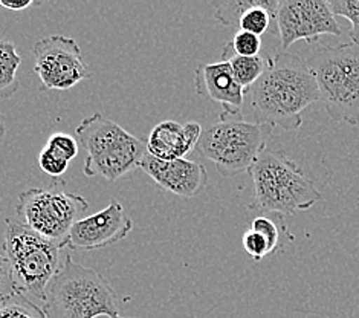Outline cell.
I'll list each match as a JSON object with an SVG mask.
<instances>
[{"label": "cell", "instance_id": "obj_15", "mask_svg": "<svg viewBox=\"0 0 359 318\" xmlns=\"http://www.w3.org/2000/svg\"><path fill=\"white\" fill-rule=\"evenodd\" d=\"M277 0H236L216 8L215 19L228 28H238L262 37L277 17Z\"/></svg>", "mask_w": 359, "mask_h": 318}, {"label": "cell", "instance_id": "obj_23", "mask_svg": "<svg viewBox=\"0 0 359 318\" xmlns=\"http://www.w3.org/2000/svg\"><path fill=\"white\" fill-rule=\"evenodd\" d=\"M39 166L45 175L50 178H60L66 173L69 162L57 157L55 153L45 147L39 154Z\"/></svg>", "mask_w": 359, "mask_h": 318}, {"label": "cell", "instance_id": "obj_24", "mask_svg": "<svg viewBox=\"0 0 359 318\" xmlns=\"http://www.w3.org/2000/svg\"><path fill=\"white\" fill-rule=\"evenodd\" d=\"M13 294H14V288H13L10 262H8L4 242H0V302Z\"/></svg>", "mask_w": 359, "mask_h": 318}, {"label": "cell", "instance_id": "obj_2", "mask_svg": "<svg viewBox=\"0 0 359 318\" xmlns=\"http://www.w3.org/2000/svg\"><path fill=\"white\" fill-rule=\"evenodd\" d=\"M254 183L252 211L295 214L312 208L323 194L283 150L264 149L250 168Z\"/></svg>", "mask_w": 359, "mask_h": 318}, {"label": "cell", "instance_id": "obj_3", "mask_svg": "<svg viewBox=\"0 0 359 318\" xmlns=\"http://www.w3.org/2000/svg\"><path fill=\"white\" fill-rule=\"evenodd\" d=\"M43 311L48 318H112L119 315V298L100 271L66 256L46 289Z\"/></svg>", "mask_w": 359, "mask_h": 318}, {"label": "cell", "instance_id": "obj_28", "mask_svg": "<svg viewBox=\"0 0 359 318\" xmlns=\"http://www.w3.org/2000/svg\"><path fill=\"white\" fill-rule=\"evenodd\" d=\"M358 202H359V201H358Z\"/></svg>", "mask_w": 359, "mask_h": 318}, {"label": "cell", "instance_id": "obj_20", "mask_svg": "<svg viewBox=\"0 0 359 318\" xmlns=\"http://www.w3.org/2000/svg\"><path fill=\"white\" fill-rule=\"evenodd\" d=\"M228 45L233 49V53L236 55H242V57H257L262 54V39L255 34L246 32V31H237L234 34V37L231 41H228Z\"/></svg>", "mask_w": 359, "mask_h": 318}, {"label": "cell", "instance_id": "obj_10", "mask_svg": "<svg viewBox=\"0 0 359 318\" xmlns=\"http://www.w3.org/2000/svg\"><path fill=\"white\" fill-rule=\"evenodd\" d=\"M276 20L283 53L298 40L315 41L323 36H339L343 32L329 2L323 0L280 2Z\"/></svg>", "mask_w": 359, "mask_h": 318}, {"label": "cell", "instance_id": "obj_5", "mask_svg": "<svg viewBox=\"0 0 359 318\" xmlns=\"http://www.w3.org/2000/svg\"><path fill=\"white\" fill-rule=\"evenodd\" d=\"M306 65L332 121L359 124V43L324 45L311 53Z\"/></svg>", "mask_w": 359, "mask_h": 318}, {"label": "cell", "instance_id": "obj_27", "mask_svg": "<svg viewBox=\"0 0 359 318\" xmlns=\"http://www.w3.org/2000/svg\"><path fill=\"white\" fill-rule=\"evenodd\" d=\"M112 318H132V317H123V315H115Z\"/></svg>", "mask_w": 359, "mask_h": 318}, {"label": "cell", "instance_id": "obj_25", "mask_svg": "<svg viewBox=\"0 0 359 318\" xmlns=\"http://www.w3.org/2000/svg\"><path fill=\"white\" fill-rule=\"evenodd\" d=\"M32 5V0H25V2H6V0H0V6L5 8L8 11H25Z\"/></svg>", "mask_w": 359, "mask_h": 318}, {"label": "cell", "instance_id": "obj_18", "mask_svg": "<svg viewBox=\"0 0 359 318\" xmlns=\"http://www.w3.org/2000/svg\"><path fill=\"white\" fill-rule=\"evenodd\" d=\"M0 318H48L43 307L25 298L13 294L0 302Z\"/></svg>", "mask_w": 359, "mask_h": 318}, {"label": "cell", "instance_id": "obj_22", "mask_svg": "<svg viewBox=\"0 0 359 318\" xmlns=\"http://www.w3.org/2000/svg\"><path fill=\"white\" fill-rule=\"evenodd\" d=\"M242 245L246 254L252 257L254 262H260L268 254L273 253L269 240L251 228L245 231V234L242 237Z\"/></svg>", "mask_w": 359, "mask_h": 318}, {"label": "cell", "instance_id": "obj_13", "mask_svg": "<svg viewBox=\"0 0 359 318\" xmlns=\"http://www.w3.org/2000/svg\"><path fill=\"white\" fill-rule=\"evenodd\" d=\"M194 89L198 95L219 102L224 110L220 117H242L246 91L237 83L228 62L196 67Z\"/></svg>", "mask_w": 359, "mask_h": 318}, {"label": "cell", "instance_id": "obj_19", "mask_svg": "<svg viewBox=\"0 0 359 318\" xmlns=\"http://www.w3.org/2000/svg\"><path fill=\"white\" fill-rule=\"evenodd\" d=\"M329 6L333 15L344 17L352 23L350 39L353 43H359V0H330Z\"/></svg>", "mask_w": 359, "mask_h": 318}, {"label": "cell", "instance_id": "obj_11", "mask_svg": "<svg viewBox=\"0 0 359 318\" xmlns=\"http://www.w3.org/2000/svg\"><path fill=\"white\" fill-rule=\"evenodd\" d=\"M132 230L133 222L126 214L124 207L116 199H112L104 210L75 223L66 246L81 251H93L121 242Z\"/></svg>", "mask_w": 359, "mask_h": 318}, {"label": "cell", "instance_id": "obj_6", "mask_svg": "<svg viewBox=\"0 0 359 318\" xmlns=\"http://www.w3.org/2000/svg\"><path fill=\"white\" fill-rule=\"evenodd\" d=\"M2 242L10 262L14 294L45 305L49 283L63 265L60 248L17 219L5 220Z\"/></svg>", "mask_w": 359, "mask_h": 318}, {"label": "cell", "instance_id": "obj_9", "mask_svg": "<svg viewBox=\"0 0 359 318\" xmlns=\"http://www.w3.org/2000/svg\"><path fill=\"white\" fill-rule=\"evenodd\" d=\"M34 71L40 91H67L90 79V67L84 63L81 49L72 37L49 36L36 41L32 49Z\"/></svg>", "mask_w": 359, "mask_h": 318}, {"label": "cell", "instance_id": "obj_21", "mask_svg": "<svg viewBox=\"0 0 359 318\" xmlns=\"http://www.w3.org/2000/svg\"><path fill=\"white\" fill-rule=\"evenodd\" d=\"M45 147L49 149L53 153H55L57 157L63 158L67 162H71L76 157V154H79L80 144L71 135L54 133L49 136V140H48Z\"/></svg>", "mask_w": 359, "mask_h": 318}, {"label": "cell", "instance_id": "obj_17", "mask_svg": "<svg viewBox=\"0 0 359 318\" xmlns=\"http://www.w3.org/2000/svg\"><path fill=\"white\" fill-rule=\"evenodd\" d=\"M22 65V57L17 54L13 41L0 40V100L13 97L20 89L17 71Z\"/></svg>", "mask_w": 359, "mask_h": 318}, {"label": "cell", "instance_id": "obj_8", "mask_svg": "<svg viewBox=\"0 0 359 318\" xmlns=\"http://www.w3.org/2000/svg\"><path fill=\"white\" fill-rule=\"evenodd\" d=\"M88 208L89 202L83 196L60 190L54 184L50 188H29L23 192L15 205V213L34 233L63 249L71 230L84 218Z\"/></svg>", "mask_w": 359, "mask_h": 318}, {"label": "cell", "instance_id": "obj_1", "mask_svg": "<svg viewBox=\"0 0 359 318\" xmlns=\"http://www.w3.org/2000/svg\"><path fill=\"white\" fill-rule=\"evenodd\" d=\"M255 123L294 132L303 124V112L320 100L318 86L306 62L290 53L271 57L268 69L248 91Z\"/></svg>", "mask_w": 359, "mask_h": 318}, {"label": "cell", "instance_id": "obj_7", "mask_svg": "<svg viewBox=\"0 0 359 318\" xmlns=\"http://www.w3.org/2000/svg\"><path fill=\"white\" fill-rule=\"evenodd\" d=\"M273 127L245 121L242 117H220L202 132L196 150L216 164L225 178L250 171L266 149Z\"/></svg>", "mask_w": 359, "mask_h": 318}, {"label": "cell", "instance_id": "obj_4", "mask_svg": "<svg viewBox=\"0 0 359 318\" xmlns=\"http://www.w3.org/2000/svg\"><path fill=\"white\" fill-rule=\"evenodd\" d=\"M76 140L84 150V175L101 176L109 183L140 168L147 153V143L127 132L101 114L84 118L75 128Z\"/></svg>", "mask_w": 359, "mask_h": 318}, {"label": "cell", "instance_id": "obj_16", "mask_svg": "<svg viewBox=\"0 0 359 318\" xmlns=\"http://www.w3.org/2000/svg\"><path fill=\"white\" fill-rule=\"evenodd\" d=\"M222 62H228L231 66L237 83L248 92L252 86L260 80V77L268 69L271 57L269 55H257V57H242L236 55L231 46L226 45L222 51Z\"/></svg>", "mask_w": 359, "mask_h": 318}, {"label": "cell", "instance_id": "obj_26", "mask_svg": "<svg viewBox=\"0 0 359 318\" xmlns=\"http://www.w3.org/2000/svg\"><path fill=\"white\" fill-rule=\"evenodd\" d=\"M5 132H6V123H5V117L0 114V143H2L4 136H5Z\"/></svg>", "mask_w": 359, "mask_h": 318}, {"label": "cell", "instance_id": "obj_14", "mask_svg": "<svg viewBox=\"0 0 359 318\" xmlns=\"http://www.w3.org/2000/svg\"><path fill=\"white\" fill-rule=\"evenodd\" d=\"M203 128L199 123L162 121L151 128L147 138V153L162 161L182 159L196 149Z\"/></svg>", "mask_w": 359, "mask_h": 318}, {"label": "cell", "instance_id": "obj_12", "mask_svg": "<svg viewBox=\"0 0 359 318\" xmlns=\"http://www.w3.org/2000/svg\"><path fill=\"white\" fill-rule=\"evenodd\" d=\"M140 170L150 176L158 187L179 197H194L208 185V171L203 164L190 159L162 161L145 153Z\"/></svg>", "mask_w": 359, "mask_h": 318}]
</instances>
